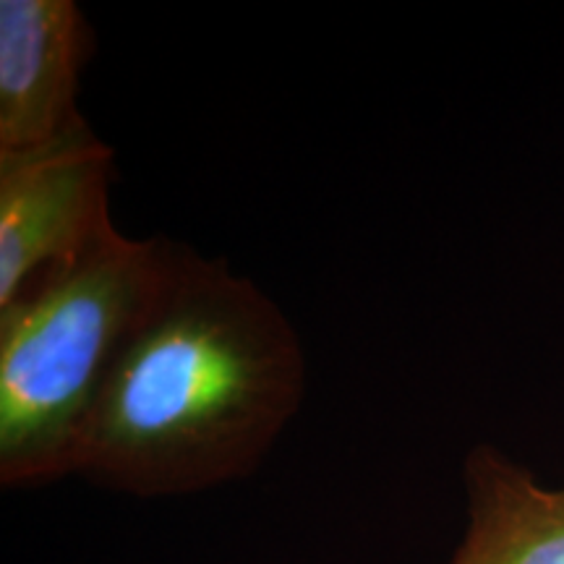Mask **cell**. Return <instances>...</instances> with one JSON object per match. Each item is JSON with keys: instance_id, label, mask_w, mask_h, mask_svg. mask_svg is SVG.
Listing matches in <instances>:
<instances>
[{"instance_id": "1", "label": "cell", "mask_w": 564, "mask_h": 564, "mask_svg": "<svg viewBox=\"0 0 564 564\" xmlns=\"http://www.w3.org/2000/svg\"><path fill=\"white\" fill-rule=\"evenodd\" d=\"M306 394V352L257 282L188 246L105 384L79 476L139 499L251 476Z\"/></svg>"}, {"instance_id": "2", "label": "cell", "mask_w": 564, "mask_h": 564, "mask_svg": "<svg viewBox=\"0 0 564 564\" xmlns=\"http://www.w3.org/2000/svg\"><path fill=\"white\" fill-rule=\"evenodd\" d=\"M181 253L178 241L110 228L0 312L3 489L79 476L105 384Z\"/></svg>"}, {"instance_id": "3", "label": "cell", "mask_w": 564, "mask_h": 564, "mask_svg": "<svg viewBox=\"0 0 564 564\" xmlns=\"http://www.w3.org/2000/svg\"><path fill=\"white\" fill-rule=\"evenodd\" d=\"M112 167L116 154L84 118L47 144L0 158V312L116 228Z\"/></svg>"}, {"instance_id": "4", "label": "cell", "mask_w": 564, "mask_h": 564, "mask_svg": "<svg viewBox=\"0 0 564 564\" xmlns=\"http://www.w3.org/2000/svg\"><path fill=\"white\" fill-rule=\"evenodd\" d=\"M95 34L74 0H0V158L47 144L82 118Z\"/></svg>"}, {"instance_id": "5", "label": "cell", "mask_w": 564, "mask_h": 564, "mask_svg": "<svg viewBox=\"0 0 564 564\" xmlns=\"http://www.w3.org/2000/svg\"><path fill=\"white\" fill-rule=\"evenodd\" d=\"M468 528L449 564H564V486L549 489L502 449L463 465Z\"/></svg>"}]
</instances>
